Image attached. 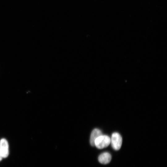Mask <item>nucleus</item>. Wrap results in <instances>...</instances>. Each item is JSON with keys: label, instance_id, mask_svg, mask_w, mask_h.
Listing matches in <instances>:
<instances>
[{"label": "nucleus", "instance_id": "nucleus-1", "mask_svg": "<svg viewBox=\"0 0 167 167\" xmlns=\"http://www.w3.org/2000/svg\"><path fill=\"white\" fill-rule=\"evenodd\" d=\"M110 143V138L108 135H101L95 141V146L98 149H102L107 147Z\"/></svg>", "mask_w": 167, "mask_h": 167}, {"label": "nucleus", "instance_id": "nucleus-2", "mask_svg": "<svg viewBox=\"0 0 167 167\" xmlns=\"http://www.w3.org/2000/svg\"><path fill=\"white\" fill-rule=\"evenodd\" d=\"M110 143L114 150L117 151L120 149L122 143V138L120 134L116 132L113 133L110 139Z\"/></svg>", "mask_w": 167, "mask_h": 167}, {"label": "nucleus", "instance_id": "nucleus-3", "mask_svg": "<svg viewBox=\"0 0 167 167\" xmlns=\"http://www.w3.org/2000/svg\"><path fill=\"white\" fill-rule=\"evenodd\" d=\"M0 154L3 158H6L9 154V146L7 141L2 139L0 141Z\"/></svg>", "mask_w": 167, "mask_h": 167}, {"label": "nucleus", "instance_id": "nucleus-4", "mask_svg": "<svg viewBox=\"0 0 167 167\" xmlns=\"http://www.w3.org/2000/svg\"><path fill=\"white\" fill-rule=\"evenodd\" d=\"M112 158L111 155L109 152H105L100 154L98 157L99 162L103 164L109 163Z\"/></svg>", "mask_w": 167, "mask_h": 167}, {"label": "nucleus", "instance_id": "nucleus-5", "mask_svg": "<svg viewBox=\"0 0 167 167\" xmlns=\"http://www.w3.org/2000/svg\"><path fill=\"white\" fill-rule=\"evenodd\" d=\"M102 135L101 131L97 128L94 129L92 131L90 135V142L92 146H94L95 141L96 139Z\"/></svg>", "mask_w": 167, "mask_h": 167}, {"label": "nucleus", "instance_id": "nucleus-6", "mask_svg": "<svg viewBox=\"0 0 167 167\" xmlns=\"http://www.w3.org/2000/svg\"><path fill=\"white\" fill-rule=\"evenodd\" d=\"M2 156H1V155L0 154V161L2 160Z\"/></svg>", "mask_w": 167, "mask_h": 167}]
</instances>
